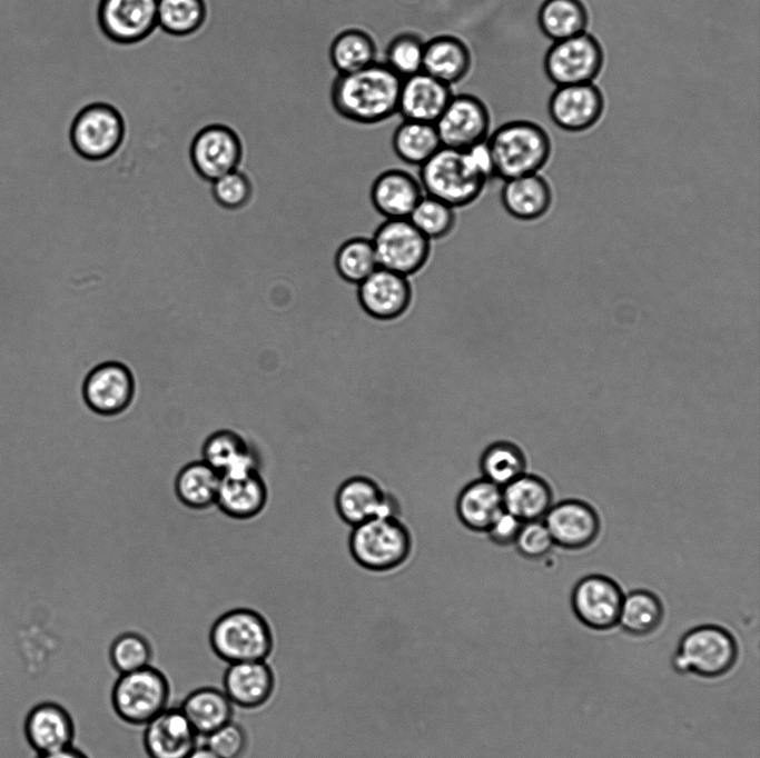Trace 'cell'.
<instances>
[{
	"label": "cell",
	"mask_w": 760,
	"mask_h": 758,
	"mask_svg": "<svg viewBox=\"0 0 760 758\" xmlns=\"http://www.w3.org/2000/svg\"><path fill=\"white\" fill-rule=\"evenodd\" d=\"M23 730L29 746L38 755L71 747L76 732L69 711L53 701L33 706L27 714Z\"/></svg>",
	"instance_id": "obj_21"
},
{
	"label": "cell",
	"mask_w": 760,
	"mask_h": 758,
	"mask_svg": "<svg viewBox=\"0 0 760 758\" xmlns=\"http://www.w3.org/2000/svg\"><path fill=\"white\" fill-rule=\"evenodd\" d=\"M663 615L660 598L652 591L638 589L624 595L618 625L630 635L643 637L660 627Z\"/></svg>",
	"instance_id": "obj_36"
},
{
	"label": "cell",
	"mask_w": 760,
	"mask_h": 758,
	"mask_svg": "<svg viewBox=\"0 0 760 758\" xmlns=\"http://www.w3.org/2000/svg\"><path fill=\"white\" fill-rule=\"evenodd\" d=\"M187 758H220L207 746H197Z\"/></svg>",
	"instance_id": "obj_48"
},
{
	"label": "cell",
	"mask_w": 760,
	"mask_h": 758,
	"mask_svg": "<svg viewBox=\"0 0 760 758\" xmlns=\"http://www.w3.org/2000/svg\"><path fill=\"white\" fill-rule=\"evenodd\" d=\"M504 510L502 488L481 478L467 483L456 499V513L474 531H485Z\"/></svg>",
	"instance_id": "obj_29"
},
{
	"label": "cell",
	"mask_w": 760,
	"mask_h": 758,
	"mask_svg": "<svg viewBox=\"0 0 760 758\" xmlns=\"http://www.w3.org/2000/svg\"><path fill=\"white\" fill-rule=\"evenodd\" d=\"M203 460L221 477L258 470V453L238 432L219 429L210 433L201 448Z\"/></svg>",
	"instance_id": "obj_26"
},
{
	"label": "cell",
	"mask_w": 760,
	"mask_h": 758,
	"mask_svg": "<svg viewBox=\"0 0 760 758\" xmlns=\"http://www.w3.org/2000/svg\"><path fill=\"white\" fill-rule=\"evenodd\" d=\"M522 521L503 510L486 530L490 539L499 546H507L515 542Z\"/></svg>",
	"instance_id": "obj_46"
},
{
	"label": "cell",
	"mask_w": 760,
	"mask_h": 758,
	"mask_svg": "<svg viewBox=\"0 0 760 758\" xmlns=\"http://www.w3.org/2000/svg\"><path fill=\"white\" fill-rule=\"evenodd\" d=\"M267 499V486L258 470H254L223 476L215 505L230 518L247 520L264 510Z\"/></svg>",
	"instance_id": "obj_25"
},
{
	"label": "cell",
	"mask_w": 760,
	"mask_h": 758,
	"mask_svg": "<svg viewBox=\"0 0 760 758\" xmlns=\"http://www.w3.org/2000/svg\"><path fill=\"white\" fill-rule=\"evenodd\" d=\"M157 6L158 0H100L98 23L112 42L134 44L158 27Z\"/></svg>",
	"instance_id": "obj_15"
},
{
	"label": "cell",
	"mask_w": 760,
	"mask_h": 758,
	"mask_svg": "<svg viewBox=\"0 0 760 758\" xmlns=\"http://www.w3.org/2000/svg\"><path fill=\"white\" fill-rule=\"evenodd\" d=\"M37 758H89L85 752L81 750L75 748L73 746L45 754V755H38Z\"/></svg>",
	"instance_id": "obj_47"
},
{
	"label": "cell",
	"mask_w": 760,
	"mask_h": 758,
	"mask_svg": "<svg viewBox=\"0 0 760 758\" xmlns=\"http://www.w3.org/2000/svg\"><path fill=\"white\" fill-rule=\"evenodd\" d=\"M205 738L207 740L205 746L220 758H241L248 746L245 728L234 720Z\"/></svg>",
	"instance_id": "obj_44"
},
{
	"label": "cell",
	"mask_w": 760,
	"mask_h": 758,
	"mask_svg": "<svg viewBox=\"0 0 760 758\" xmlns=\"http://www.w3.org/2000/svg\"><path fill=\"white\" fill-rule=\"evenodd\" d=\"M737 658L738 646L730 631L715 625H702L682 636L672 666L680 674L717 678L730 671Z\"/></svg>",
	"instance_id": "obj_6"
},
{
	"label": "cell",
	"mask_w": 760,
	"mask_h": 758,
	"mask_svg": "<svg viewBox=\"0 0 760 758\" xmlns=\"http://www.w3.org/2000/svg\"><path fill=\"white\" fill-rule=\"evenodd\" d=\"M371 239L355 237L346 240L335 255V268L346 282L359 285L378 268Z\"/></svg>",
	"instance_id": "obj_39"
},
{
	"label": "cell",
	"mask_w": 760,
	"mask_h": 758,
	"mask_svg": "<svg viewBox=\"0 0 760 758\" xmlns=\"http://www.w3.org/2000/svg\"><path fill=\"white\" fill-rule=\"evenodd\" d=\"M424 46L418 34L402 32L387 44L384 62L402 79L415 74L423 69Z\"/></svg>",
	"instance_id": "obj_41"
},
{
	"label": "cell",
	"mask_w": 760,
	"mask_h": 758,
	"mask_svg": "<svg viewBox=\"0 0 760 758\" xmlns=\"http://www.w3.org/2000/svg\"><path fill=\"white\" fill-rule=\"evenodd\" d=\"M206 18L205 0H158L157 23L168 34H193L204 26Z\"/></svg>",
	"instance_id": "obj_38"
},
{
	"label": "cell",
	"mask_w": 760,
	"mask_h": 758,
	"mask_svg": "<svg viewBox=\"0 0 760 758\" xmlns=\"http://www.w3.org/2000/svg\"><path fill=\"white\" fill-rule=\"evenodd\" d=\"M418 180L425 195L454 209L474 202L488 181L474 166L466 150L446 147H442L420 167Z\"/></svg>",
	"instance_id": "obj_3"
},
{
	"label": "cell",
	"mask_w": 760,
	"mask_h": 758,
	"mask_svg": "<svg viewBox=\"0 0 760 758\" xmlns=\"http://www.w3.org/2000/svg\"><path fill=\"white\" fill-rule=\"evenodd\" d=\"M589 23L586 6L582 0H544L537 11V24L553 41L585 32Z\"/></svg>",
	"instance_id": "obj_33"
},
{
	"label": "cell",
	"mask_w": 760,
	"mask_h": 758,
	"mask_svg": "<svg viewBox=\"0 0 760 758\" xmlns=\"http://www.w3.org/2000/svg\"><path fill=\"white\" fill-rule=\"evenodd\" d=\"M109 657L119 674L150 666L152 649L149 641L137 632H124L111 644Z\"/></svg>",
	"instance_id": "obj_42"
},
{
	"label": "cell",
	"mask_w": 760,
	"mask_h": 758,
	"mask_svg": "<svg viewBox=\"0 0 760 758\" xmlns=\"http://www.w3.org/2000/svg\"><path fill=\"white\" fill-rule=\"evenodd\" d=\"M514 543L519 552L530 559L547 555L554 546L546 526L541 520L523 522Z\"/></svg>",
	"instance_id": "obj_45"
},
{
	"label": "cell",
	"mask_w": 760,
	"mask_h": 758,
	"mask_svg": "<svg viewBox=\"0 0 760 758\" xmlns=\"http://www.w3.org/2000/svg\"><path fill=\"white\" fill-rule=\"evenodd\" d=\"M197 738L181 709L168 707L145 725L142 744L149 758H187Z\"/></svg>",
	"instance_id": "obj_20"
},
{
	"label": "cell",
	"mask_w": 760,
	"mask_h": 758,
	"mask_svg": "<svg viewBox=\"0 0 760 758\" xmlns=\"http://www.w3.org/2000/svg\"><path fill=\"white\" fill-rule=\"evenodd\" d=\"M424 196L420 180L401 169L379 173L371 187V201L385 219L408 218Z\"/></svg>",
	"instance_id": "obj_23"
},
{
	"label": "cell",
	"mask_w": 760,
	"mask_h": 758,
	"mask_svg": "<svg viewBox=\"0 0 760 758\" xmlns=\"http://www.w3.org/2000/svg\"><path fill=\"white\" fill-rule=\"evenodd\" d=\"M243 156L244 148L239 136L230 127L219 123L199 130L189 148L195 173L207 182L238 169Z\"/></svg>",
	"instance_id": "obj_13"
},
{
	"label": "cell",
	"mask_w": 760,
	"mask_h": 758,
	"mask_svg": "<svg viewBox=\"0 0 760 758\" xmlns=\"http://www.w3.org/2000/svg\"><path fill=\"white\" fill-rule=\"evenodd\" d=\"M501 201L512 217L524 221L535 220L550 209L552 190L540 174H527L505 180Z\"/></svg>",
	"instance_id": "obj_28"
},
{
	"label": "cell",
	"mask_w": 760,
	"mask_h": 758,
	"mask_svg": "<svg viewBox=\"0 0 760 758\" xmlns=\"http://www.w3.org/2000/svg\"><path fill=\"white\" fill-rule=\"evenodd\" d=\"M125 133V121L118 109L105 102H96L83 107L76 114L69 138L78 156L99 162L117 152Z\"/></svg>",
	"instance_id": "obj_8"
},
{
	"label": "cell",
	"mask_w": 760,
	"mask_h": 758,
	"mask_svg": "<svg viewBox=\"0 0 760 758\" xmlns=\"http://www.w3.org/2000/svg\"><path fill=\"white\" fill-rule=\"evenodd\" d=\"M169 698L167 677L152 666L120 674L111 690L115 712L122 721L135 726H145L168 708Z\"/></svg>",
	"instance_id": "obj_7"
},
{
	"label": "cell",
	"mask_w": 760,
	"mask_h": 758,
	"mask_svg": "<svg viewBox=\"0 0 760 758\" xmlns=\"http://www.w3.org/2000/svg\"><path fill=\"white\" fill-rule=\"evenodd\" d=\"M349 550L363 568L388 571L408 558L412 537L397 517H378L353 527Z\"/></svg>",
	"instance_id": "obj_5"
},
{
	"label": "cell",
	"mask_w": 760,
	"mask_h": 758,
	"mask_svg": "<svg viewBox=\"0 0 760 758\" xmlns=\"http://www.w3.org/2000/svg\"><path fill=\"white\" fill-rule=\"evenodd\" d=\"M339 517L355 527L378 517H397L396 501L379 485L365 476L345 480L335 497Z\"/></svg>",
	"instance_id": "obj_19"
},
{
	"label": "cell",
	"mask_w": 760,
	"mask_h": 758,
	"mask_svg": "<svg viewBox=\"0 0 760 758\" xmlns=\"http://www.w3.org/2000/svg\"><path fill=\"white\" fill-rule=\"evenodd\" d=\"M221 476L204 460L185 465L176 476L175 493L186 507L204 510L216 503Z\"/></svg>",
	"instance_id": "obj_32"
},
{
	"label": "cell",
	"mask_w": 760,
	"mask_h": 758,
	"mask_svg": "<svg viewBox=\"0 0 760 758\" xmlns=\"http://www.w3.org/2000/svg\"><path fill=\"white\" fill-rule=\"evenodd\" d=\"M392 147L403 162L421 167L442 143L434 123L403 120L393 133Z\"/></svg>",
	"instance_id": "obj_34"
},
{
	"label": "cell",
	"mask_w": 760,
	"mask_h": 758,
	"mask_svg": "<svg viewBox=\"0 0 760 758\" xmlns=\"http://www.w3.org/2000/svg\"><path fill=\"white\" fill-rule=\"evenodd\" d=\"M198 736H208L233 720L234 705L224 690L203 687L191 691L180 707Z\"/></svg>",
	"instance_id": "obj_31"
},
{
	"label": "cell",
	"mask_w": 760,
	"mask_h": 758,
	"mask_svg": "<svg viewBox=\"0 0 760 758\" xmlns=\"http://www.w3.org/2000/svg\"><path fill=\"white\" fill-rule=\"evenodd\" d=\"M543 522L554 545L569 550L590 546L601 529L595 509L578 499H566L552 505Z\"/></svg>",
	"instance_id": "obj_18"
},
{
	"label": "cell",
	"mask_w": 760,
	"mask_h": 758,
	"mask_svg": "<svg viewBox=\"0 0 760 758\" xmlns=\"http://www.w3.org/2000/svg\"><path fill=\"white\" fill-rule=\"evenodd\" d=\"M480 467L483 478L503 488L525 473L526 459L517 445L502 440L483 451Z\"/></svg>",
	"instance_id": "obj_37"
},
{
	"label": "cell",
	"mask_w": 760,
	"mask_h": 758,
	"mask_svg": "<svg viewBox=\"0 0 760 758\" xmlns=\"http://www.w3.org/2000/svg\"><path fill=\"white\" fill-rule=\"evenodd\" d=\"M472 56L467 44L458 37L440 34L425 41L423 71L452 86L470 72Z\"/></svg>",
	"instance_id": "obj_27"
},
{
	"label": "cell",
	"mask_w": 760,
	"mask_h": 758,
	"mask_svg": "<svg viewBox=\"0 0 760 758\" xmlns=\"http://www.w3.org/2000/svg\"><path fill=\"white\" fill-rule=\"evenodd\" d=\"M412 297L407 277L381 267L357 285V299L362 309L379 321H391L403 316Z\"/></svg>",
	"instance_id": "obj_17"
},
{
	"label": "cell",
	"mask_w": 760,
	"mask_h": 758,
	"mask_svg": "<svg viewBox=\"0 0 760 758\" xmlns=\"http://www.w3.org/2000/svg\"><path fill=\"white\" fill-rule=\"evenodd\" d=\"M136 393L132 370L116 360L93 366L83 377L81 395L87 407L97 415L112 417L129 408Z\"/></svg>",
	"instance_id": "obj_11"
},
{
	"label": "cell",
	"mask_w": 760,
	"mask_h": 758,
	"mask_svg": "<svg viewBox=\"0 0 760 758\" xmlns=\"http://www.w3.org/2000/svg\"><path fill=\"white\" fill-rule=\"evenodd\" d=\"M494 177L509 180L537 173L551 156V139L537 123L513 120L487 137Z\"/></svg>",
	"instance_id": "obj_2"
},
{
	"label": "cell",
	"mask_w": 760,
	"mask_h": 758,
	"mask_svg": "<svg viewBox=\"0 0 760 758\" xmlns=\"http://www.w3.org/2000/svg\"><path fill=\"white\" fill-rule=\"evenodd\" d=\"M434 126L442 147L467 150L487 140L490 111L484 101L474 94H453Z\"/></svg>",
	"instance_id": "obj_12"
},
{
	"label": "cell",
	"mask_w": 760,
	"mask_h": 758,
	"mask_svg": "<svg viewBox=\"0 0 760 758\" xmlns=\"http://www.w3.org/2000/svg\"><path fill=\"white\" fill-rule=\"evenodd\" d=\"M371 240L378 266L407 278L425 266L431 253V241L408 218L385 219Z\"/></svg>",
	"instance_id": "obj_9"
},
{
	"label": "cell",
	"mask_w": 760,
	"mask_h": 758,
	"mask_svg": "<svg viewBox=\"0 0 760 758\" xmlns=\"http://www.w3.org/2000/svg\"><path fill=\"white\" fill-rule=\"evenodd\" d=\"M402 78L384 61L337 74L330 88V101L343 118L374 124L397 113Z\"/></svg>",
	"instance_id": "obj_1"
},
{
	"label": "cell",
	"mask_w": 760,
	"mask_h": 758,
	"mask_svg": "<svg viewBox=\"0 0 760 758\" xmlns=\"http://www.w3.org/2000/svg\"><path fill=\"white\" fill-rule=\"evenodd\" d=\"M623 592L620 586L603 575L580 579L571 595L576 618L593 630H609L618 625Z\"/></svg>",
	"instance_id": "obj_14"
},
{
	"label": "cell",
	"mask_w": 760,
	"mask_h": 758,
	"mask_svg": "<svg viewBox=\"0 0 760 758\" xmlns=\"http://www.w3.org/2000/svg\"><path fill=\"white\" fill-rule=\"evenodd\" d=\"M377 48L369 33L349 28L340 31L329 46V60L337 74L361 70L376 61Z\"/></svg>",
	"instance_id": "obj_35"
},
{
	"label": "cell",
	"mask_w": 760,
	"mask_h": 758,
	"mask_svg": "<svg viewBox=\"0 0 760 758\" xmlns=\"http://www.w3.org/2000/svg\"><path fill=\"white\" fill-rule=\"evenodd\" d=\"M408 219L432 241L451 233L455 226L456 216L453 207L424 193Z\"/></svg>",
	"instance_id": "obj_40"
},
{
	"label": "cell",
	"mask_w": 760,
	"mask_h": 758,
	"mask_svg": "<svg viewBox=\"0 0 760 758\" xmlns=\"http://www.w3.org/2000/svg\"><path fill=\"white\" fill-rule=\"evenodd\" d=\"M604 63L602 46L586 32L554 41L544 56V71L556 86L592 82Z\"/></svg>",
	"instance_id": "obj_10"
},
{
	"label": "cell",
	"mask_w": 760,
	"mask_h": 758,
	"mask_svg": "<svg viewBox=\"0 0 760 758\" xmlns=\"http://www.w3.org/2000/svg\"><path fill=\"white\" fill-rule=\"evenodd\" d=\"M452 96L451 86L422 70L402 79L397 113L403 120L435 123Z\"/></svg>",
	"instance_id": "obj_22"
},
{
	"label": "cell",
	"mask_w": 760,
	"mask_h": 758,
	"mask_svg": "<svg viewBox=\"0 0 760 758\" xmlns=\"http://www.w3.org/2000/svg\"><path fill=\"white\" fill-rule=\"evenodd\" d=\"M214 654L228 664L266 660L273 650L270 626L258 611L235 608L219 616L209 631Z\"/></svg>",
	"instance_id": "obj_4"
},
{
	"label": "cell",
	"mask_w": 760,
	"mask_h": 758,
	"mask_svg": "<svg viewBox=\"0 0 760 758\" xmlns=\"http://www.w3.org/2000/svg\"><path fill=\"white\" fill-rule=\"evenodd\" d=\"M223 686L233 705L255 709L269 700L275 677L265 660L235 662L227 667Z\"/></svg>",
	"instance_id": "obj_24"
},
{
	"label": "cell",
	"mask_w": 760,
	"mask_h": 758,
	"mask_svg": "<svg viewBox=\"0 0 760 758\" xmlns=\"http://www.w3.org/2000/svg\"><path fill=\"white\" fill-rule=\"evenodd\" d=\"M502 497L504 510L522 522L541 520L553 505L550 485L526 472L504 486Z\"/></svg>",
	"instance_id": "obj_30"
},
{
	"label": "cell",
	"mask_w": 760,
	"mask_h": 758,
	"mask_svg": "<svg viewBox=\"0 0 760 758\" xmlns=\"http://www.w3.org/2000/svg\"><path fill=\"white\" fill-rule=\"evenodd\" d=\"M547 110L559 128L580 132L590 129L601 119L604 97L592 82L557 86L549 99Z\"/></svg>",
	"instance_id": "obj_16"
},
{
	"label": "cell",
	"mask_w": 760,
	"mask_h": 758,
	"mask_svg": "<svg viewBox=\"0 0 760 758\" xmlns=\"http://www.w3.org/2000/svg\"><path fill=\"white\" fill-rule=\"evenodd\" d=\"M251 183L240 170L230 171L210 182V193L216 205L226 210L245 207L251 197Z\"/></svg>",
	"instance_id": "obj_43"
}]
</instances>
